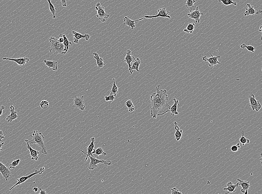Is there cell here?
<instances>
[{"label": "cell", "instance_id": "3957f363", "mask_svg": "<svg viewBox=\"0 0 262 194\" xmlns=\"http://www.w3.org/2000/svg\"><path fill=\"white\" fill-rule=\"evenodd\" d=\"M49 43L51 46L49 51L51 53L56 55L65 54L66 53V49L65 45L63 43H60L57 39L51 37L49 39Z\"/></svg>", "mask_w": 262, "mask_h": 194}, {"label": "cell", "instance_id": "d6a6232c", "mask_svg": "<svg viewBox=\"0 0 262 194\" xmlns=\"http://www.w3.org/2000/svg\"><path fill=\"white\" fill-rule=\"evenodd\" d=\"M125 105L129 109V111L130 112H132L134 111L135 108L134 105L133 103H132V100L130 99L128 100L125 103Z\"/></svg>", "mask_w": 262, "mask_h": 194}, {"label": "cell", "instance_id": "816d5d0a", "mask_svg": "<svg viewBox=\"0 0 262 194\" xmlns=\"http://www.w3.org/2000/svg\"><path fill=\"white\" fill-rule=\"evenodd\" d=\"M236 146L238 147V148H240V144L239 143H237V144H236Z\"/></svg>", "mask_w": 262, "mask_h": 194}, {"label": "cell", "instance_id": "44dd1931", "mask_svg": "<svg viewBox=\"0 0 262 194\" xmlns=\"http://www.w3.org/2000/svg\"><path fill=\"white\" fill-rule=\"evenodd\" d=\"M145 18H141L139 19L138 20H132L128 18L127 17H125L124 19V25L128 26L129 27L131 28L132 30H133L134 28L136 27V25L135 22L137 21H140L142 20L145 19Z\"/></svg>", "mask_w": 262, "mask_h": 194}, {"label": "cell", "instance_id": "836d02e7", "mask_svg": "<svg viewBox=\"0 0 262 194\" xmlns=\"http://www.w3.org/2000/svg\"><path fill=\"white\" fill-rule=\"evenodd\" d=\"M218 2H222V3L226 6H228V5L232 4H233L234 6H236L237 5V3L233 2L232 0H218Z\"/></svg>", "mask_w": 262, "mask_h": 194}, {"label": "cell", "instance_id": "f6af8a7d", "mask_svg": "<svg viewBox=\"0 0 262 194\" xmlns=\"http://www.w3.org/2000/svg\"><path fill=\"white\" fill-rule=\"evenodd\" d=\"M5 106H0V116H1L3 114V110L5 109ZM0 119H1V118H0Z\"/></svg>", "mask_w": 262, "mask_h": 194}, {"label": "cell", "instance_id": "30bf717a", "mask_svg": "<svg viewBox=\"0 0 262 194\" xmlns=\"http://www.w3.org/2000/svg\"><path fill=\"white\" fill-rule=\"evenodd\" d=\"M91 144H89V146H88V148H87V150L88 151L87 153H86L85 152H84V151L81 150L79 148H77V149H78L81 152H83V153L86 155V157L85 159V162H86L87 160H88V156H92V155H93V154L95 153V149L94 148L95 138L93 137H92L91 138Z\"/></svg>", "mask_w": 262, "mask_h": 194}, {"label": "cell", "instance_id": "e0dca14e", "mask_svg": "<svg viewBox=\"0 0 262 194\" xmlns=\"http://www.w3.org/2000/svg\"><path fill=\"white\" fill-rule=\"evenodd\" d=\"M237 180L238 181V185L241 186L242 187L240 190L241 193L245 194H248V189L251 187L249 184L250 181L242 180L240 179H238Z\"/></svg>", "mask_w": 262, "mask_h": 194}, {"label": "cell", "instance_id": "8fae6325", "mask_svg": "<svg viewBox=\"0 0 262 194\" xmlns=\"http://www.w3.org/2000/svg\"><path fill=\"white\" fill-rule=\"evenodd\" d=\"M131 53L132 52H131V50H128L126 52V56H124V53H123V55L125 57V58H124V62L127 63L128 65V66H129V69L130 75H132L133 72V70H132V65H131V63H133L136 60L134 57L131 55Z\"/></svg>", "mask_w": 262, "mask_h": 194}, {"label": "cell", "instance_id": "60d3db41", "mask_svg": "<svg viewBox=\"0 0 262 194\" xmlns=\"http://www.w3.org/2000/svg\"><path fill=\"white\" fill-rule=\"evenodd\" d=\"M245 48H246L247 50H248V51H249L252 52V53H253L254 52V51L255 49V48L253 46H247V45H246Z\"/></svg>", "mask_w": 262, "mask_h": 194}, {"label": "cell", "instance_id": "ab89813d", "mask_svg": "<svg viewBox=\"0 0 262 194\" xmlns=\"http://www.w3.org/2000/svg\"><path fill=\"white\" fill-rule=\"evenodd\" d=\"M171 193L172 194H182V193L181 192H179V190L177 188H176V187L172 188L171 189Z\"/></svg>", "mask_w": 262, "mask_h": 194}, {"label": "cell", "instance_id": "7dc6e473", "mask_svg": "<svg viewBox=\"0 0 262 194\" xmlns=\"http://www.w3.org/2000/svg\"><path fill=\"white\" fill-rule=\"evenodd\" d=\"M40 192L39 193V194H47V192H46V191L45 190H43L41 189L40 188Z\"/></svg>", "mask_w": 262, "mask_h": 194}, {"label": "cell", "instance_id": "f1b7e54d", "mask_svg": "<svg viewBox=\"0 0 262 194\" xmlns=\"http://www.w3.org/2000/svg\"><path fill=\"white\" fill-rule=\"evenodd\" d=\"M47 1L49 4V9H50L51 13L53 15V18H56V13L57 11V9L54 7V5L51 2L50 0H47Z\"/></svg>", "mask_w": 262, "mask_h": 194}, {"label": "cell", "instance_id": "4dcf8cb0", "mask_svg": "<svg viewBox=\"0 0 262 194\" xmlns=\"http://www.w3.org/2000/svg\"><path fill=\"white\" fill-rule=\"evenodd\" d=\"M113 85L111 89V90L110 93L113 94L115 97H116L118 93V88L117 85H116L115 79L114 78H113Z\"/></svg>", "mask_w": 262, "mask_h": 194}, {"label": "cell", "instance_id": "b9f144b4", "mask_svg": "<svg viewBox=\"0 0 262 194\" xmlns=\"http://www.w3.org/2000/svg\"><path fill=\"white\" fill-rule=\"evenodd\" d=\"M63 34H61L59 35L57 37V39L58 40V41L60 43H63L64 41V38L63 37Z\"/></svg>", "mask_w": 262, "mask_h": 194}, {"label": "cell", "instance_id": "ac0fdd59", "mask_svg": "<svg viewBox=\"0 0 262 194\" xmlns=\"http://www.w3.org/2000/svg\"><path fill=\"white\" fill-rule=\"evenodd\" d=\"M10 114L7 116L6 119V121L8 123H11L14 120H17L20 116L17 115V111L15 110V108L14 106L11 105L10 107Z\"/></svg>", "mask_w": 262, "mask_h": 194}, {"label": "cell", "instance_id": "4fadbf2b", "mask_svg": "<svg viewBox=\"0 0 262 194\" xmlns=\"http://www.w3.org/2000/svg\"><path fill=\"white\" fill-rule=\"evenodd\" d=\"M203 13L200 12L198 6L196 7L195 10L193 11L190 13H188L187 15L190 18L195 20L196 23H199L200 22V17L201 16L203 15Z\"/></svg>", "mask_w": 262, "mask_h": 194}, {"label": "cell", "instance_id": "d590c367", "mask_svg": "<svg viewBox=\"0 0 262 194\" xmlns=\"http://www.w3.org/2000/svg\"><path fill=\"white\" fill-rule=\"evenodd\" d=\"M20 162V159H19L13 161L11 164L9 165V169H14L16 166H18Z\"/></svg>", "mask_w": 262, "mask_h": 194}, {"label": "cell", "instance_id": "5bb4252c", "mask_svg": "<svg viewBox=\"0 0 262 194\" xmlns=\"http://www.w3.org/2000/svg\"><path fill=\"white\" fill-rule=\"evenodd\" d=\"M0 172L3 176V178L5 179L6 182L8 181L9 178L11 176V172L9 171V168L5 166V165L0 162Z\"/></svg>", "mask_w": 262, "mask_h": 194}, {"label": "cell", "instance_id": "c3c4849f", "mask_svg": "<svg viewBox=\"0 0 262 194\" xmlns=\"http://www.w3.org/2000/svg\"><path fill=\"white\" fill-rule=\"evenodd\" d=\"M246 45V44L243 43L242 44V45H240V47L241 48V49H244L245 48Z\"/></svg>", "mask_w": 262, "mask_h": 194}, {"label": "cell", "instance_id": "8992f818", "mask_svg": "<svg viewBox=\"0 0 262 194\" xmlns=\"http://www.w3.org/2000/svg\"><path fill=\"white\" fill-rule=\"evenodd\" d=\"M95 8L97 11L96 16L97 18L99 19L101 22H105V19L109 18V15L105 12L104 7L101 6L100 2H98L96 4Z\"/></svg>", "mask_w": 262, "mask_h": 194}, {"label": "cell", "instance_id": "ba28073f", "mask_svg": "<svg viewBox=\"0 0 262 194\" xmlns=\"http://www.w3.org/2000/svg\"><path fill=\"white\" fill-rule=\"evenodd\" d=\"M170 12L167 11L165 8L159 9L157 11V14L154 16L146 15L144 16V18H146L153 19L154 18H158L159 17H162V18H171L170 16L169 15Z\"/></svg>", "mask_w": 262, "mask_h": 194}, {"label": "cell", "instance_id": "bcb514c9", "mask_svg": "<svg viewBox=\"0 0 262 194\" xmlns=\"http://www.w3.org/2000/svg\"><path fill=\"white\" fill-rule=\"evenodd\" d=\"M61 3H62V6H67L66 0H61Z\"/></svg>", "mask_w": 262, "mask_h": 194}, {"label": "cell", "instance_id": "681fc988", "mask_svg": "<svg viewBox=\"0 0 262 194\" xmlns=\"http://www.w3.org/2000/svg\"><path fill=\"white\" fill-rule=\"evenodd\" d=\"M38 188L37 187H34L33 188V191L35 192H37L38 191Z\"/></svg>", "mask_w": 262, "mask_h": 194}, {"label": "cell", "instance_id": "2e32d148", "mask_svg": "<svg viewBox=\"0 0 262 194\" xmlns=\"http://www.w3.org/2000/svg\"><path fill=\"white\" fill-rule=\"evenodd\" d=\"M72 33L73 36V42L75 43H78L79 40L82 38L85 39L86 41H88L90 37V36L89 34H85V35H82L75 31H72Z\"/></svg>", "mask_w": 262, "mask_h": 194}, {"label": "cell", "instance_id": "ffe728a7", "mask_svg": "<svg viewBox=\"0 0 262 194\" xmlns=\"http://www.w3.org/2000/svg\"><path fill=\"white\" fill-rule=\"evenodd\" d=\"M25 141L26 142V144H27V148L29 151V152H30V154L32 157L31 158V160H37L39 158L38 155L40 153L39 151L33 149V148L30 146L29 143V140L26 139L25 140Z\"/></svg>", "mask_w": 262, "mask_h": 194}, {"label": "cell", "instance_id": "7c38bea8", "mask_svg": "<svg viewBox=\"0 0 262 194\" xmlns=\"http://www.w3.org/2000/svg\"><path fill=\"white\" fill-rule=\"evenodd\" d=\"M211 57H208L206 56H204L202 58L203 61L204 62H208L209 63V66L210 67H213V66H216L217 64H220V63L219 62L218 59L220 58V56H217V57H215L211 53H210Z\"/></svg>", "mask_w": 262, "mask_h": 194}, {"label": "cell", "instance_id": "52a82bcc", "mask_svg": "<svg viewBox=\"0 0 262 194\" xmlns=\"http://www.w3.org/2000/svg\"><path fill=\"white\" fill-rule=\"evenodd\" d=\"M84 97V96L78 97L75 96V98L73 99V105L72 106V107L79 109L81 111H84L85 107Z\"/></svg>", "mask_w": 262, "mask_h": 194}, {"label": "cell", "instance_id": "83f0119b", "mask_svg": "<svg viewBox=\"0 0 262 194\" xmlns=\"http://www.w3.org/2000/svg\"><path fill=\"white\" fill-rule=\"evenodd\" d=\"M196 25L192 22V23H189L187 27L184 29V32L188 33H192L194 30Z\"/></svg>", "mask_w": 262, "mask_h": 194}, {"label": "cell", "instance_id": "db71d44e", "mask_svg": "<svg viewBox=\"0 0 262 194\" xmlns=\"http://www.w3.org/2000/svg\"><path fill=\"white\" fill-rule=\"evenodd\" d=\"M250 142V140L248 139H247V144H249Z\"/></svg>", "mask_w": 262, "mask_h": 194}, {"label": "cell", "instance_id": "4316f807", "mask_svg": "<svg viewBox=\"0 0 262 194\" xmlns=\"http://www.w3.org/2000/svg\"><path fill=\"white\" fill-rule=\"evenodd\" d=\"M174 124L175 125V129L176 130V133H175V139H176L177 141H178L182 137L183 130H180V128L178 125V123L176 122H174Z\"/></svg>", "mask_w": 262, "mask_h": 194}, {"label": "cell", "instance_id": "d6986e66", "mask_svg": "<svg viewBox=\"0 0 262 194\" xmlns=\"http://www.w3.org/2000/svg\"><path fill=\"white\" fill-rule=\"evenodd\" d=\"M248 8H246V11L244 13V16H246L249 15L253 16L255 14H261L262 11L260 9H259L257 11L255 10L253 6H251L249 4H248L247 5Z\"/></svg>", "mask_w": 262, "mask_h": 194}, {"label": "cell", "instance_id": "7bdbcfd3", "mask_svg": "<svg viewBox=\"0 0 262 194\" xmlns=\"http://www.w3.org/2000/svg\"><path fill=\"white\" fill-rule=\"evenodd\" d=\"M238 148L236 145L233 146L231 148V151L233 152H237L238 151Z\"/></svg>", "mask_w": 262, "mask_h": 194}, {"label": "cell", "instance_id": "9c48e42d", "mask_svg": "<svg viewBox=\"0 0 262 194\" xmlns=\"http://www.w3.org/2000/svg\"><path fill=\"white\" fill-rule=\"evenodd\" d=\"M249 101L250 106L252 108V111L255 110L256 111H259L261 108V105L259 101L256 99L254 95L253 94H251L249 95Z\"/></svg>", "mask_w": 262, "mask_h": 194}, {"label": "cell", "instance_id": "9a60e30c", "mask_svg": "<svg viewBox=\"0 0 262 194\" xmlns=\"http://www.w3.org/2000/svg\"><path fill=\"white\" fill-rule=\"evenodd\" d=\"M3 60H8L12 61H14L17 63L19 66H21L22 65H25V64H28L29 61V57H24L18 58H10L3 57L2 59Z\"/></svg>", "mask_w": 262, "mask_h": 194}, {"label": "cell", "instance_id": "74e56055", "mask_svg": "<svg viewBox=\"0 0 262 194\" xmlns=\"http://www.w3.org/2000/svg\"><path fill=\"white\" fill-rule=\"evenodd\" d=\"M115 99V97L113 94L111 93H109V96H105V99L106 102L109 101H113Z\"/></svg>", "mask_w": 262, "mask_h": 194}, {"label": "cell", "instance_id": "f546056e", "mask_svg": "<svg viewBox=\"0 0 262 194\" xmlns=\"http://www.w3.org/2000/svg\"><path fill=\"white\" fill-rule=\"evenodd\" d=\"M63 36L64 38V41L63 43L65 46L66 49V52L67 53V52L68 51V49H69V48H70L71 46H72V44L71 42H70V41H69V40H68L67 37H66L65 35L63 34Z\"/></svg>", "mask_w": 262, "mask_h": 194}, {"label": "cell", "instance_id": "8d00e7d4", "mask_svg": "<svg viewBox=\"0 0 262 194\" xmlns=\"http://www.w3.org/2000/svg\"><path fill=\"white\" fill-rule=\"evenodd\" d=\"M40 106L42 109H47L49 106V102L45 100H43L41 101L40 103Z\"/></svg>", "mask_w": 262, "mask_h": 194}, {"label": "cell", "instance_id": "cb8c5ba5", "mask_svg": "<svg viewBox=\"0 0 262 194\" xmlns=\"http://www.w3.org/2000/svg\"><path fill=\"white\" fill-rule=\"evenodd\" d=\"M93 54L94 55V58L97 61V65L98 69H100L102 68L104 69V66L105 65V64L104 63L102 57H100L97 53H93Z\"/></svg>", "mask_w": 262, "mask_h": 194}, {"label": "cell", "instance_id": "f5cc1de1", "mask_svg": "<svg viewBox=\"0 0 262 194\" xmlns=\"http://www.w3.org/2000/svg\"><path fill=\"white\" fill-rule=\"evenodd\" d=\"M262 26H260V29H259V32H262Z\"/></svg>", "mask_w": 262, "mask_h": 194}, {"label": "cell", "instance_id": "f907efd6", "mask_svg": "<svg viewBox=\"0 0 262 194\" xmlns=\"http://www.w3.org/2000/svg\"><path fill=\"white\" fill-rule=\"evenodd\" d=\"M4 144V142H3L2 143H0V152H1V151L2 150V147L3 146V145Z\"/></svg>", "mask_w": 262, "mask_h": 194}, {"label": "cell", "instance_id": "5b68a950", "mask_svg": "<svg viewBox=\"0 0 262 194\" xmlns=\"http://www.w3.org/2000/svg\"><path fill=\"white\" fill-rule=\"evenodd\" d=\"M45 170V168L44 167H41L40 168V169L39 170H36L35 172H33V173L30 174V175H29V176H22V177L20 178L19 179H16V180L18 181L17 183L16 184H15V185L11 187V188H9V190L11 191L12 189H13V188H14L16 186L18 185H20V184H22V183H24L26 181L28 180V179H30L32 177V176H34V175L38 174H41L44 172V171Z\"/></svg>", "mask_w": 262, "mask_h": 194}, {"label": "cell", "instance_id": "f35d334b", "mask_svg": "<svg viewBox=\"0 0 262 194\" xmlns=\"http://www.w3.org/2000/svg\"><path fill=\"white\" fill-rule=\"evenodd\" d=\"M242 136L240 138V142L242 144V145L243 146H244L245 144H247V139L246 138L244 137V130L242 132Z\"/></svg>", "mask_w": 262, "mask_h": 194}, {"label": "cell", "instance_id": "277c9868", "mask_svg": "<svg viewBox=\"0 0 262 194\" xmlns=\"http://www.w3.org/2000/svg\"><path fill=\"white\" fill-rule=\"evenodd\" d=\"M88 157L90 158L91 160L88 168L91 170L94 169L95 168L97 167V164H100V163L103 164L105 166L110 165L111 164V162L110 160L106 161V160H99V159L95 158L93 155H92V156H89Z\"/></svg>", "mask_w": 262, "mask_h": 194}, {"label": "cell", "instance_id": "e575fe53", "mask_svg": "<svg viewBox=\"0 0 262 194\" xmlns=\"http://www.w3.org/2000/svg\"><path fill=\"white\" fill-rule=\"evenodd\" d=\"M95 154L97 156L98 158L99 155H102L103 156H105L107 154V153L104 152L103 149L102 147H98L97 149L95 150Z\"/></svg>", "mask_w": 262, "mask_h": 194}, {"label": "cell", "instance_id": "1f68e13d", "mask_svg": "<svg viewBox=\"0 0 262 194\" xmlns=\"http://www.w3.org/2000/svg\"><path fill=\"white\" fill-rule=\"evenodd\" d=\"M140 63H141V62H140V59L139 58L136 59L134 62H133V65L132 66V70L135 69V70L139 72V68Z\"/></svg>", "mask_w": 262, "mask_h": 194}, {"label": "cell", "instance_id": "ee69618b", "mask_svg": "<svg viewBox=\"0 0 262 194\" xmlns=\"http://www.w3.org/2000/svg\"><path fill=\"white\" fill-rule=\"evenodd\" d=\"M4 138L5 137L3 136L2 131L0 130V141H2V139Z\"/></svg>", "mask_w": 262, "mask_h": 194}, {"label": "cell", "instance_id": "d4e9b609", "mask_svg": "<svg viewBox=\"0 0 262 194\" xmlns=\"http://www.w3.org/2000/svg\"><path fill=\"white\" fill-rule=\"evenodd\" d=\"M44 63L47 67L49 69H51L52 70L56 71L57 69V63L56 61H49L45 60Z\"/></svg>", "mask_w": 262, "mask_h": 194}, {"label": "cell", "instance_id": "7402d4cb", "mask_svg": "<svg viewBox=\"0 0 262 194\" xmlns=\"http://www.w3.org/2000/svg\"><path fill=\"white\" fill-rule=\"evenodd\" d=\"M227 187L226 188H223L224 190H228V192L226 193V194H228L229 193H235L236 192L235 189L237 187H238V182L236 183V184H233L232 182H229L227 183Z\"/></svg>", "mask_w": 262, "mask_h": 194}, {"label": "cell", "instance_id": "484cf974", "mask_svg": "<svg viewBox=\"0 0 262 194\" xmlns=\"http://www.w3.org/2000/svg\"><path fill=\"white\" fill-rule=\"evenodd\" d=\"M196 2V0H187V2H186L185 7L190 13L195 10L197 7L194 5Z\"/></svg>", "mask_w": 262, "mask_h": 194}, {"label": "cell", "instance_id": "7a4b0ae2", "mask_svg": "<svg viewBox=\"0 0 262 194\" xmlns=\"http://www.w3.org/2000/svg\"><path fill=\"white\" fill-rule=\"evenodd\" d=\"M31 137V140H29V144H36L38 146L40 147L41 148V153L44 154H47V152L46 151V148L44 143V139L45 137L42 133L40 132L38 133V131H34L33 133L31 135H30Z\"/></svg>", "mask_w": 262, "mask_h": 194}, {"label": "cell", "instance_id": "603a6c76", "mask_svg": "<svg viewBox=\"0 0 262 194\" xmlns=\"http://www.w3.org/2000/svg\"><path fill=\"white\" fill-rule=\"evenodd\" d=\"M173 101L174 102V104L171 107L170 112L171 116L174 117L175 115H178V112L177 111L178 105H179V101L178 100H176V98L173 99Z\"/></svg>", "mask_w": 262, "mask_h": 194}, {"label": "cell", "instance_id": "6da1fadb", "mask_svg": "<svg viewBox=\"0 0 262 194\" xmlns=\"http://www.w3.org/2000/svg\"><path fill=\"white\" fill-rule=\"evenodd\" d=\"M160 85L156 86V92L150 96L151 116L154 118L168 113L170 110V106L168 104V97L167 90L160 89Z\"/></svg>", "mask_w": 262, "mask_h": 194}]
</instances>
